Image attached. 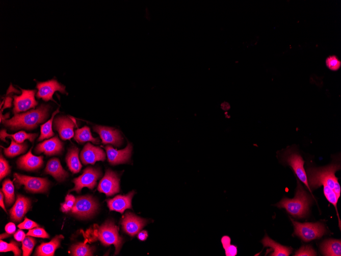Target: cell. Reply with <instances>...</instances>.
I'll return each mask as SVG.
<instances>
[{
    "mask_svg": "<svg viewBox=\"0 0 341 256\" xmlns=\"http://www.w3.org/2000/svg\"><path fill=\"white\" fill-rule=\"evenodd\" d=\"M11 235V234H9L8 233L6 232V233L1 234V236H0V238H1V239L2 240L3 239H5L6 238L9 237Z\"/></svg>",
    "mask_w": 341,
    "mask_h": 256,
    "instance_id": "7dc6e473",
    "label": "cell"
},
{
    "mask_svg": "<svg viewBox=\"0 0 341 256\" xmlns=\"http://www.w3.org/2000/svg\"><path fill=\"white\" fill-rule=\"evenodd\" d=\"M32 148L25 155L20 157L18 161V168L27 171H34L40 168L43 165V157L34 156Z\"/></svg>",
    "mask_w": 341,
    "mask_h": 256,
    "instance_id": "ffe728a7",
    "label": "cell"
},
{
    "mask_svg": "<svg viewBox=\"0 0 341 256\" xmlns=\"http://www.w3.org/2000/svg\"><path fill=\"white\" fill-rule=\"evenodd\" d=\"M6 197V202L8 207L10 206L15 201V187L13 183L7 179L3 183L2 189Z\"/></svg>",
    "mask_w": 341,
    "mask_h": 256,
    "instance_id": "4dcf8cb0",
    "label": "cell"
},
{
    "mask_svg": "<svg viewBox=\"0 0 341 256\" xmlns=\"http://www.w3.org/2000/svg\"><path fill=\"white\" fill-rule=\"evenodd\" d=\"M138 237L141 241H145L148 237V233L146 231H142L139 233Z\"/></svg>",
    "mask_w": 341,
    "mask_h": 256,
    "instance_id": "f6af8a7d",
    "label": "cell"
},
{
    "mask_svg": "<svg viewBox=\"0 0 341 256\" xmlns=\"http://www.w3.org/2000/svg\"><path fill=\"white\" fill-rule=\"evenodd\" d=\"M49 106L42 105L36 110L15 114L11 119H6L2 122L13 130H33L45 121L49 116Z\"/></svg>",
    "mask_w": 341,
    "mask_h": 256,
    "instance_id": "7a4b0ae2",
    "label": "cell"
},
{
    "mask_svg": "<svg viewBox=\"0 0 341 256\" xmlns=\"http://www.w3.org/2000/svg\"><path fill=\"white\" fill-rule=\"evenodd\" d=\"M21 90L22 95L14 96V108L13 111L15 114L35 108L38 105L35 98L36 90Z\"/></svg>",
    "mask_w": 341,
    "mask_h": 256,
    "instance_id": "30bf717a",
    "label": "cell"
},
{
    "mask_svg": "<svg viewBox=\"0 0 341 256\" xmlns=\"http://www.w3.org/2000/svg\"><path fill=\"white\" fill-rule=\"evenodd\" d=\"M76 200V198L73 195L68 194L65 198V201L61 204L62 211L63 212H68L71 211L75 204Z\"/></svg>",
    "mask_w": 341,
    "mask_h": 256,
    "instance_id": "8d00e7d4",
    "label": "cell"
},
{
    "mask_svg": "<svg viewBox=\"0 0 341 256\" xmlns=\"http://www.w3.org/2000/svg\"><path fill=\"white\" fill-rule=\"evenodd\" d=\"M18 226L20 229H31L39 226V225L37 222L25 218L24 221Z\"/></svg>",
    "mask_w": 341,
    "mask_h": 256,
    "instance_id": "ab89813d",
    "label": "cell"
},
{
    "mask_svg": "<svg viewBox=\"0 0 341 256\" xmlns=\"http://www.w3.org/2000/svg\"><path fill=\"white\" fill-rule=\"evenodd\" d=\"M297 190L293 199L284 198L276 206L279 208H284L295 217H304L309 211L311 202L310 197L303 189L299 181H297Z\"/></svg>",
    "mask_w": 341,
    "mask_h": 256,
    "instance_id": "3957f363",
    "label": "cell"
},
{
    "mask_svg": "<svg viewBox=\"0 0 341 256\" xmlns=\"http://www.w3.org/2000/svg\"><path fill=\"white\" fill-rule=\"evenodd\" d=\"M98 191L108 196H112L120 191V179L118 174L111 170H107L98 187Z\"/></svg>",
    "mask_w": 341,
    "mask_h": 256,
    "instance_id": "7c38bea8",
    "label": "cell"
},
{
    "mask_svg": "<svg viewBox=\"0 0 341 256\" xmlns=\"http://www.w3.org/2000/svg\"><path fill=\"white\" fill-rule=\"evenodd\" d=\"M80 150L74 147L69 149L66 157V162L70 170L73 173H78L82 168L79 159Z\"/></svg>",
    "mask_w": 341,
    "mask_h": 256,
    "instance_id": "484cf974",
    "label": "cell"
},
{
    "mask_svg": "<svg viewBox=\"0 0 341 256\" xmlns=\"http://www.w3.org/2000/svg\"><path fill=\"white\" fill-rule=\"evenodd\" d=\"M106 155L103 149L91 143H87L81 153L82 162L85 164L94 165L97 161H104Z\"/></svg>",
    "mask_w": 341,
    "mask_h": 256,
    "instance_id": "2e32d148",
    "label": "cell"
},
{
    "mask_svg": "<svg viewBox=\"0 0 341 256\" xmlns=\"http://www.w3.org/2000/svg\"><path fill=\"white\" fill-rule=\"evenodd\" d=\"M4 149L6 156L9 158H14L16 156L24 153L28 147L27 143H18L12 139L11 145L8 148L2 146Z\"/></svg>",
    "mask_w": 341,
    "mask_h": 256,
    "instance_id": "f1b7e54d",
    "label": "cell"
},
{
    "mask_svg": "<svg viewBox=\"0 0 341 256\" xmlns=\"http://www.w3.org/2000/svg\"><path fill=\"white\" fill-rule=\"evenodd\" d=\"M6 232L9 234H13L16 232V226L13 222H10L7 224L5 227Z\"/></svg>",
    "mask_w": 341,
    "mask_h": 256,
    "instance_id": "b9f144b4",
    "label": "cell"
},
{
    "mask_svg": "<svg viewBox=\"0 0 341 256\" xmlns=\"http://www.w3.org/2000/svg\"><path fill=\"white\" fill-rule=\"evenodd\" d=\"M0 206H1L4 210L7 212V209L6 208L4 202V195L2 192H0Z\"/></svg>",
    "mask_w": 341,
    "mask_h": 256,
    "instance_id": "bcb514c9",
    "label": "cell"
},
{
    "mask_svg": "<svg viewBox=\"0 0 341 256\" xmlns=\"http://www.w3.org/2000/svg\"><path fill=\"white\" fill-rule=\"evenodd\" d=\"M75 140L80 143L90 141L94 144H99L100 140L93 137L90 129L85 126L75 131Z\"/></svg>",
    "mask_w": 341,
    "mask_h": 256,
    "instance_id": "83f0119b",
    "label": "cell"
},
{
    "mask_svg": "<svg viewBox=\"0 0 341 256\" xmlns=\"http://www.w3.org/2000/svg\"><path fill=\"white\" fill-rule=\"evenodd\" d=\"M221 242L224 249L230 245L231 239L229 236H224L221 239Z\"/></svg>",
    "mask_w": 341,
    "mask_h": 256,
    "instance_id": "ee69618b",
    "label": "cell"
},
{
    "mask_svg": "<svg viewBox=\"0 0 341 256\" xmlns=\"http://www.w3.org/2000/svg\"><path fill=\"white\" fill-rule=\"evenodd\" d=\"M60 112L59 109L55 111L51 118L46 123L41 126V136L38 139L39 141H42L45 139H49L55 135L53 130V124L55 116Z\"/></svg>",
    "mask_w": 341,
    "mask_h": 256,
    "instance_id": "f546056e",
    "label": "cell"
},
{
    "mask_svg": "<svg viewBox=\"0 0 341 256\" xmlns=\"http://www.w3.org/2000/svg\"><path fill=\"white\" fill-rule=\"evenodd\" d=\"M31 207L30 199L21 195L17 196L16 201L10 210L11 219L20 222L23 218Z\"/></svg>",
    "mask_w": 341,
    "mask_h": 256,
    "instance_id": "ac0fdd59",
    "label": "cell"
},
{
    "mask_svg": "<svg viewBox=\"0 0 341 256\" xmlns=\"http://www.w3.org/2000/svg\"><path fill=\"white\" fill-rule=\"evenodd\" d=\"M283 159V162L292 168L297 177L311 192L308 186L306 173L304 168V161L301 156L297 152L288 150L285 152Z\"/></svg>",
    "mask_w": 341,
    "mask_h": 256,
    "instance_id": "9c48e42d",
    "label": "cell"
},
{
    "mask_svg": "<svg viewBox=\"0 0 341 256\" xmlns=\"http://www.w3.org/2000/svg\"><path fill=\"white\" fill-rule=\"evenodd\" d=\"M94 132L98 133L104 144H112L116 146H120L123 142V138L120 133L114 128L96 125L94 127Z\"/></svg>",
    "mask_w": 341,
    "mask_h": 256,
    "instance_id": "9a60e30c",
    "label": "cell"
},
{
    "mask_svg": "<svg viewBox=\"0 0 341 256\" xmlns=\"http://www.w3.org/2000/svg\"><path fill=\"white\" fill-rule=\"evenodd\" d=\"M64 238L62 235L56 236L50 242L42 243L37 249L35 254L39 256H53L57 249L61 245L62 239Z\"/></svg>",
    "mask_w": 341,
    "mask_h": 256,
    "instance_id": "603a6c76",
    "label": "cell"
},
{
    "mask_svg": "<svg viewBox=\"0 0 341 256\" xmlns=\"http://www.w3.org/2000/svg\"><path fill=\"white\" fill-rule=\"evenodd\" d=\"M147 223V220L128 212L124 216L121 224L125 233L134 236L140 232Z\"/></svg>",
    "mask_w": 341,
    "mask_h": 256,
    "instance_id": "5bb4252c",
    "label": "cell"
},
{
    "mask_svg": "<svg viewBox=\"0 0 341 256\" xmlns=\"http://www.w3.org/2000/svg\"><path fill=\"white\" fill-rule=\"evenodd\" d=\"M75 121L72 118L60 116L54 121V126L63 140H70L74 136Z\"/></svg>",
    "mask_w": 341,
    "mask_h": 256,
    "instance_id": "4fadbf2b",
    "label": "cell"
},
{
    "mask_svg": "<svg viewBox=\"0 0 341 256\" xmlns=\"http://www.w3.org/2000/svg\"><path fill=\"white\" fill-rule=\"evenodd\" d=\"M98 205L95 200L89 196H80L76 198L71 212L81 218L91 217L97 211Z\"/></svg>",
    "mask_w": 341,
    "mask_h": 256,
    "instance_id": "ba28073f",
    "label": "cell"
},
{
    "mask_svg": "<svg viewBox=\"0 0 341 256\" xmlns=\"http://www.w3.org/2000/svg\"><path fill=\"white\" fill-rule=\"evenodd\" d=\"M97 232L98 239L105 246L114 244L116 248L115 254H118L122 245V238L119 234V227L111 221H107L99 227Z\"/></svg>",
    "mask_w": 341,
    "mask_h": 256,
    "instance_id": "5b68a950",
    "label": "cell"
},
{
    "mask_svg": "<svg viewBox=\"0 0 341 256\" xmlns=\"http://www.w3.org/2000/svg\"><path fill=\"white\" fill-rule=\"evenodd\" d=\"M225 253L227 256H235L237 254V247L234 245H230L225 249Z\"/></svg>",
    "mask_w": 341,
    "mask_h": 256,
    "instance_id": "60d3db41",
    "label": "cell"
},
{
    "mask_svg": "<svg viewBox=\"0 0 341 256\" xmlns=\"http://www.w3.org/2000/svg\"><path fill=\"white\" fill-rule=\"evenodd\" d=\"M45 172L51 175L59 182L64 181L69 176L68 173L63 168L60 160L57 158L48 161Z\"/></svg>",
    "mask_w": 341,
    "mask_h": 256,
    "instance_id": "7402d4cb",
    "label": "cell"
},
{
    "mask_svg": "<svg viewBox=\"0 0 341 256\" xmlns=\"http://www.w3.org/2000/svg\"><path fill=\"white\" fill-rule=\"evenodd\" d=\"M15 239L19 242H22L26 237L25 233L21 229H19L14 235Z\"/></svg>",
    "mask_w": 341,
    "mask_h": 256,
    "instance_id": "7bdbcfd3",
    "label": "cell"
},
{
    "mask_svg": "<svg viewBox=\"0 0 341 256\" xmlns=\"http://www.w3.org/2000/svg\"><path fill=\"white\" fill-rule=\"evenodd\" d=\"M14 177L18 186L24 185L26 190L33 193L46 192L50 185L47 178L32 177L17 173L14 174Z\"/></svg>",
    "mask_w": 341,
    "mask_h": 256,
    "instance_id": "8992f818",
    "label": "cell"
},
{
    "mask_svg": "<svg viewBox=\"0 0 341 256\" xmlns=\"http://www.w3.org/2000/svg\"><path fill=\"white\" fill-rule=\"evenodd\" d=\"M327 68L331 71H336L341 66V62L335 56H329L326 60Z\"/></svg>",
    "mask_w": 341,
    "mask_h": 256,
    "instance_id": "e575fe53",
    "label": "cell"
},
{
    "mask_svg": "<svg viewBox=\"0 0 341 256\" xmlns=\"http://www.w3.org/2000/svg\"><path fill=\"white\" fill-rule=\"evenodd\" d=\"M261 243L264 247H269L273 250L274 251L270 254L271 256H288L293 251L292 247L279 244L267 235L261 240Z\"/></svg>",
    "mask_w": 341,
    "mask_h": 256,
    "instance_id": "cb8c5ba5",
    "label": "cell"
},
{
    "mask_svg": "<svg viewBox=\"0 0 341 256\" xmlns=\"http://www.w3.org/2000/svg\"><path fill=\"white\" fill-rule=\"evenodd\" d=\"M0 251L2 252L13 251L15 255L16 256L21 255V251L19 248L18 244L14 241L8 243L2 240L0 241Z\"/></svg>",
    "mask_w": 341,
    "mask_h": 256,
    "instance_id": "d6a6232c",
    "label": "cell"
},
{
    "mask_svg": "<svg viewBox=\"0 0 341 256\" xmlns=\"http://www.w3.org/2000/svg\"><path fill=\"white\" fill-rule=\"evenodd\" d=\"M63 150V144L58 136L38 144L35 149L37 154L44 153L47 156H53L61 153Z\"/></svg>",
    "mask_w": 341,
    "mask_h": 256,
    "instance_id": "d6986e66",
    "label": "cell"
},
{
    "mask_svg": "<svg viewBox=\"0 0 341 256\" xmlns=\"http://www.w3.org/2000/svg\"><path fill=\"white\" fill-rule=\"evenodd\" d=\"M106 149L109 163L113 165H116L126 163L129 161L133 147L128 143L127 147L122 150H117L110 145L107 146Z\"/></svg>",
    "mask_w": 341,
    "mask_h": 256,
    "instance_id": "e0dca14e",
    "label": "cell"
},
{
    "mask_svg": "<svg viewBox=\"0 0 341 256\" xmlns=\"http://www.w3.org/2000/svg\"><path fill=\"white\" fill-rule=\"evenodd\" d=\"M294 226V234L305 242L321 238L327 232L324 225L321 222L300 223L291 218Z\"/></svg>",
    "mask_w": 341,
    "mask_h": 256,
    "instance_id": "277c9868",
    "label": "cell"
},
{
    "mask_svg": "<svg viewBox=\"0 0 341 256\" xmlns=\"http://www.w3.org/2000/svg\"><path fill=\"white\" fill-rule=\"evenodd\" d=\"M11 172V167L8 161L3 157L2 154L0 158V179L2 180Z\"/></svg>",
    "mask_w": 341,
    "mask_h": 256,
    "instance_id": "d590c367",
    "label": "cell"
},
{
    "mask_svg": "<svg viewBox=\"0 0 341 256\" xmlns=\"http://www.w3.org/2000/svg\"><path fill=\"white\" fill-rule=\"evenodd\" d=\"M135 194L132 191L127 195H118L113 199L108 200V204L111 211H115L121 213L127 209H132V200Z\"/></svg>",
    "mask_w": 341,
    "mask_h": 256,
    "instance_id": "44dd1931",
    "label": "cell"
},
{
    "mask_svg": "<svg viewBox=\"0 0 341 256\" xmlns=\"http://www.w3.org/2000/svg\"><path fill=\"white\" fill-rule=\"evenodd\" d=\"M38 136V134H28L24 131L12 135L8 134L6 130L1 131V139L7 143H8L6 139L7 137L14 139L18 143H22L26 140H29L31 142H33Z\"/></svg>",
    "mask_w": 341,
    "mask_h": 256,
    "instance_id": "4316f807",
    "label": "cell"
},
{
    "mask_svg": "<svg viewBox=\"0 0 341 256\" xmlns=\"http://www.w3.org/2000/svg\"><path fill=\"white\" fill-rule=\"evenodd\" d=\"M37 88L38 89L37 97L38 98H42L45 101H54L53 96L57 91L67 94L66 87L56 80L38 83Z\"/></svg>",
    "mask_w": 341,
    "mask_h": 256,
    "instance_id": "8fae6325",
    "label": "cell"
},
{
    "mask_svg": "<svg viewBox=\"0 0 341 256\" xmlns=\"http://www.w3.org/2000/svg\"><path fill=\"white\" fill-rule=\"evenodd\" d=\"M71 251L74 256L93 255V248L86 243H80L72 245Z\"/></svg>",
    "mask_w": 341,
    "mask_h": 256,
    "instance_id": "1f68e13d",
    "label": "cell"
},
{
    "mask_svg": "<svg viewBox=\"0 0 341 256\" xmlns=\"http://www.w3.org/2000/svg\"><path fill=\"white\" fill-rule=\"evenodd\" d=\"M340 169V164L334 163L327 166L307 169L306 175L309 188L316 189L326 185L333 191L338 199L340 187L335 173Z\"/></svg>",
    "mask_w": 341,
    "mask_h": 256,
    "instance_id": "6da1fadb",
    "label": "cell"
},
{
    "mask_svg": "<svg viewBox=\"0 0 341 256\" xmlns=\"http://www.w3.org/2000/svg\"><path fill=\"white\" fill-rule=\"evenodd\" d=\"M102 174L99 169L92 167L86 168L81 176L73 180L75 187L70 192L75 191L77 193H80L83 188L85 187L91 190L93 189L97 185L98 180L102 176Z\"/></svg>",
    "mask_w": 341,
    "mask_h": 256,
    "instance_id": "52a82bcc",
    "label": "cell"
},
{
    "mask_svg": "<svg viewBox=\"0 0 341 256\" xmlns=\"http://www.w3.org/2000/svg\"><path fill=\"white\" fill-rule=\"evenodd\" d=\"M317 252L310 245L302 246L295 253V256H314Z\"/></svg>",
    "mask_w": 341,
    "mask_h": 256,
    "instance_id": "74e56055",
    "label": "cell"
},
{
    "mask_svg": "<svg viewBox=\"0 0 341 256\" xmlns=\"http://www.w3.org/2000/svg\"><path fill=\"white\" fill-rule=\"evenodd\" d=\"M321 252L326 256H340V240L328 239L325 240L321 245Z\"/></svg>",
    "mask_w": 341,
    "mask_h": 256,
    "instance_id": "d4e9b609",
    "label": "cell"
},
{
    "mask_svg": "<svg viewBox=\"0 0 341 256\" xmlns=\"http://www.w3.org/2000/svg\"><path fill=\"white\" fill-rule=\"evenodd\" d=\"M22 242L23 255L30 256L36 245V240L30 236H27Z\"/></svg>",
    "mask_w": 341,
    "mask_h": 256,
    "instance_id": "836d02e7",
    "label": "cell"
},
{
    "mask_svg": "<svg viewBox=\"0 0 341 256\" xmlns=\"http://www.w3.org/2000/svg\"><path fill=\"white\" fill-rule=\"evenodd\" d=\"M27 236L42 238H49L50 237L45 229L38 227L30 229L27 233Z\"/></svg>",
    "mask_w": 341,
    "mask_h": 256,
    "instance_id": "f35d334b",
    "label": "cell"
}]
</instances>
